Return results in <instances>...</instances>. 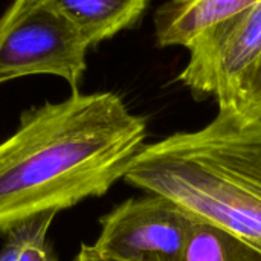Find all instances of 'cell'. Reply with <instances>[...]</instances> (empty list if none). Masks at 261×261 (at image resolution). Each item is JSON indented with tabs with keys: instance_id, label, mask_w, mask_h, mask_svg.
Listing matches in <instances>:
<instances>
[{
	"instance_id": "5b68a950",
	"label": "cell",
	"mask_w": 261,
	"mask_h": 261,
	"mask_svg": "<svg viewBox=\"0 0 261 261\" xmlns=\"http://www.w3.org/2000/svg\"><path fill=\"white\" fill-rule=\"evenodd\" d=\"M194 216L159 194L132 197L99 219L93 248L116 261H180Z\"/></svg>"
},
{
	"instance_id": "8992f818",
	"label": "cell",
	"mask_w": 261,
	"mask_h": 261,
	"mask_svg": "<svg viewBox=\"0 0 261 261\" xmlns=\"http://www.w3.org/2000/svg\"><path fill=\"white\" fill-rule=\"evenodd\" d=\"M260 0H168L154 12L159 47L190 49L205 34L246 12Z\"/></svg>"
},
{
	"instance_id": "30bf717a",
	"label": "cell",
	"mask_w": 261,
	"mask_h": 261,
	"mask_svg": "<svg viewBox=\"0 0 261 261\" xmlns=\"http://www.w3.org/2000/svg\"><path fill=\"white\" fill-rule=\"evenodd\" d=\"M73 261H116L112 260V258H107L104 255H101L95 248L93 245H83L80 252L76 254L75 260Z\"/></svg>"
},
{
	"instance_id": "3957f363",
	"label": "cell",
	"mask_w": 261,
	"mask_h": 261,
	"mask_svg": "<svg viewBox=\"0 0 261 261\" xmlns=\"http://www.w3.org/2000/svg\"><path fill=\"white\" fill-rule=\"evenodd\" d=\"M177 81L196 99L261 121V0L205 34L190 49Z\"/></svg>"
},
{
	"instance_id": "ba28073f",
	"label": "cell",
	"mask_w": 261,
	"mask_h": 261,
	"mask_svg": "<svg viewBox=\"0 0 261 261\" xmlns=\"http://www.w3.org/2000/svg\"><path fill=\"white\" fill-rule=\"evenodd\" d=\"M180 261H261V254L228 229L194 216Z\"/></svg>"
},
{
	"instance_id": "6da1fadb",
	"label": "cell",
	"mask_w": 261,
	"mask_h": 261,
	"mask_svg": "<svg viewBox=\"0 0 261 261\" xmlns=\"http://www.w3.org/2000/svg\"><path fill=\"white\" fill-rule=\"evenodd\" d=\"M147 138L145 118L113 92L34 106L0 142V234L104 196Z\"/></svg>"
},
{
	"instance_id": "277c9868",
	"label": "cell",
	"mask_w": 261,
	"mask_h": 261,
	"mask_svg": "<svg viewBox=\"0 0 261 261\" xmlns=\"http://www.w3.org/2000/svg\"><path fill=\"white\" fill-rule=\"evenodd\" d=\"M90 44L46 0H14L0 17V86L29 75H55L72 89L87 70Z\"/></svg>"
},
{
	"instance_id": "9c48e42d",
	"label": "cell",
	"mask_w": 261,
	"mask_h": 261,
	"mask_svg": "<svg viewBox=\"0 0 261 261\" xmlns=\"http://www.w3.org/2000/svg\"><path fill=\"white\" fill-rule=\"evenodd\" d=\"M55 216L43 214L11 229L5 236L0 261H57L47 239Z\"/></svg>"
},
{
	"instance_id": "52a82bcc",
	"label": "cell",
	"mask_w": 261,
	"mask_h": 261,
	"mask_svg": "<svg viewBox=\"0 0 261 261\" xmlns=\"http://www.w3.org/2000/svg\"><path fill=\"white\" fill-rule=\"evenodd\" d=\"M67 17L90 47L133 28L151 0H46Z\"/></svg>"
},
{
	"instance_id": "7a4b0ae2",
	"label": "cell",
	"mask_w": 261,
	"mask_h": 261,
	"mask_svg": "<svg viewBox=\"0 0 261 261\" xmlns=\"http://www.w3.org/2000/svg\"><path fill=\"white\" fill-rule=\"evenodd\" d=\"M128 185L159 194L236 234L261 254V121L219 109L196 132L145 144Z\"/></svg>"
}]
</instances>
